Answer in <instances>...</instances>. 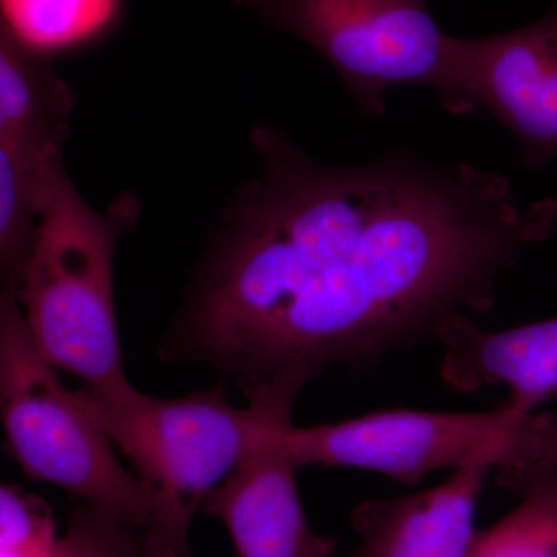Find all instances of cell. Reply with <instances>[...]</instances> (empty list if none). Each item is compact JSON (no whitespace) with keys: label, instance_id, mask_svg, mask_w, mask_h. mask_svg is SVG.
Listing matches in <instances>:
<instances>
[{"label":"cell","instance_id":"13","mask_svg":"<svg viewBox=\"0 0 557 557\" xmlns=\"http://www.w3.org/2000/svg\"><path fill=\"white\" fill-rule=\"evenodd\" d=\"M0 30L53 58L112 35L124 0H0Z\"/></svg>","mask_w":557,"mask_h":557},{"label":"cell","instance_id":"17","mask_svg":"<svg viewBox=\"0 0 557 557\" xmlns=\"http://www.w3.org/2000/svg\"><path fill=\"white\" fill-rule=\"evenodd\" d=\"M528 214L536 219L548 220V222L557 223V196L549 199L539 200L527 209Z\"/></svg>","mask_w":557,"mask_h":557},{"label":"cell","instance_id":"14","mask_svg":"<svg viewBox=\"0 0 557 557\" xmlns=\"http://www.w3.org/2000/svg\"><path fill=\"white\" fill-rule=\"evenodd\" d=\"M518 497L504 519L478 531L467 557H557V468Z\"/></svg>","mask_w":557,"mask_h":557},{"label":"cell","instance_id":"10","mask_svg":"<svg viewBox=\"0 0 557 557\" xmlns=\"http://www.w3.org/2000/svg\"><path fill=\"white\" fill-rule=\"evenodd\" d=\"M491 474L487 468L460 469L431 490L364 502L351 515L357 549L335 557H467Z\"/></svg>","mask_w":557,"mask_h":557},{"label":"cell","instance_id":"9","mask_svg":"<svg viewBox=\"0 0 557 557\" xmlns=\"http://www.w3.org/2000/svg\"><path fill=\"white\" fill-rule=\"evenodd\" d=\"M442 343L440 376L463 394L509 391L508 408L537 412L557 398V317L507 330H486L456 314L435 332Z\"/></svg>","mask_w":557,"mask_h":557},{"label":"cell","instance_id":"12","mask_svg":"<svg viewBox=\"0 0 557 557\" xmlns=\"http://www.w3.org/2000/svg\"><path fill=\"white\" fill-rule=\"evenodd\" d=\"M61 166L62 152L0 141V273L5 288H21L38 240L47 190Z\"/></svg>","mask_w":557,"mask_h":557},{"label":"cell","instance_id":"2","mask_svg":"<svg viewBox=\"0 0 557 557\" xmlns=\"http://www.w3.org/2000/svg\"><path fill=\"white\" fill-rule=\"evenodd\" d=\"M138 201L121 196L91 208L65 166L54 172L38 240L17 289L28 329L44 357L102 398L132 386L124 370L113 296L120 237L137 222Z\"/></svg>","mask_w":557,"mask_h":557},{"label":"cell","instance_id":"11","mask_svg":"<svg viewBox=\"0 0 557 557\" xmlns=\"http://www.w3.org/2000/svg\"><path fill=\"white\" fill-rule=\"evenodd\" d=\"M51 60L0 30V141L62 152L75 97Z\"/></svg>","mask_w":557,"mask_h":557},{"label":"cell","instance_id":"15","mask_svg":"<svg viewBox=\"0 0 557 557\" xmlns=\"http://www.w3.org/2000/svg\"><path fill=\"white\" fill-rule=\"evenodd\" d=\"M57 557H141L134 528L86 505L72 512Z\"/></svg>","mask_w":557,"mask_h":557},{"label":"cell","instance_id":"5","mask_svg":"<svg viewBox=\"0 0 557 557\" xmlns=\"http://www.w3.org/2000/svg\"><path fill=\"white\" fill-rule=\"evenodd\" d=\"M0 408L7 448L25 474L50 483L138 531L148 528L152 491L124 467L115 443L65 387L36 346L17 292L0 295Z\"/></svg>","mask_w":557,"mask_h":557},{"label":"cell","instance_id":"8","mask_svg":"<svg viewBox=\"0 0 557 557\" xmlns=\"http://www.w3.org/2000/svg\"><path fill=\"white\" fill-rule=\"evenodd\" d=\"M270 423L239 467L205 500L201 512L228 530L237 557H335L338 541L311 528L300 502L298 465Z\"/></svg>","mask_w":557,"mask_h":557},{"label":"cell","instance_id":"3","mask_svg":"<svg viewBox=\"0 0 557 557\" xmlns=\"http://www.w3.org/2000/svg\"><path fill=\"white\" fill-rule=\"evenodd\" d=\"M78 395L152 491L141 557H196L190 525L209 494L239 467L263 429L293 421L256 403L233 405L223 383L185 397H153L134 384L108 398Z\"/></svg>","mask_w":557,"mask_h":557},{"label":"cell","instance_id":"6","mask_svg":"<svg viewBox=\"0 0 557 557\" xmlns=\"http://www.w3.org/2000/svg\"><path fill=\"white\" fill-rule=\"evenodd\" d=\"M276 30L317 50L362 115L383 119L386 95L426 87L448 112L456 98L457 38L438 27L429 0H236Z\"/></svg>","mask_w":557,"mask_h":557},{"label":"cell","instance_id":"7","mask_svg":"<svg viewBox=\"0 0 557 557\" xmlns=\"http://www.w3.org/2000/svg\"><path fill=\"white\" fill-rule=\"evenodd\" d=\"M482 108L518 139L527 166L557 160V5L519 30L457 38L453 115Z\"/></svg>","mask_w":557,"mask_h":557},{"label":"cell","instance_id":"16","mask_svg":"<svg viewBox=\"0 0 557 557\" xmlns=\"http://www.w3.org/2000/svg\"><path fill=\"white\" fill-rule=\"evenodd\" d=\"M60 536H33L0 541V557H57Z\"/></svg>","mask_w":557,"mask_h":557},{"label":"cell","instance_id":"4","mask_svg":"<svg viewBox=\"0 0 557 557\" xmlns=\"http://www.w3.org/2000/svg\"><path fill=\"white\" fill-rule=\"evenodd\" d=\"M273 434L299 468L362 469L410 486L438 471L487 468L519 496L557 468V416L547 410H380L338 423L281 424Z\"/></svg>","mask_w":557,"mask_h":557},{"label":"cell","instance_id":"1","mask_svg":"<svg viewBox=\"0 0 557 557\" xmlns=\"http://www.w3.org/2000/svg\"><path fill=\"white\" fill-rule=\"evenodd\" d=\"M194 277L166 361L223 373L248 403L293 412L329 369L362 368L487 313L498 282L556 223L511 183L468 163L388 149L358 164L313 159L271 124Z\"/></svg>","mask_w":557,"mask_h":557}]
</instances>
